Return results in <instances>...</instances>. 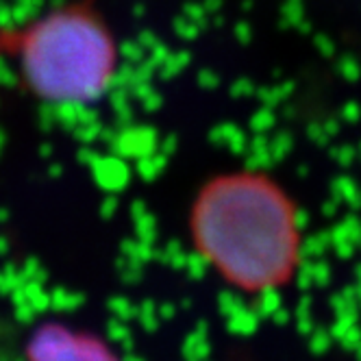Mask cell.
I'll return each mask as SVG.
<instances>
[{"mask_svg": "<svg viewBox=\"0 0 361 361\" xmlns=\"http://www.w3.org/2000/svg\"><path fill=\"white\" fill-rule=\"evenodd\" d=\"M190 235L222 281L244 294H268L294 276L300 222L294 202L259 172H224L190 209Z\"/></svg>", "mask_w": 361, "mask_h": 361, "instance_id": "1", "label": "cell"}, {"mask_svg": "<svg viewBox=\"0 0 361 361\" xmlns=\"http://www.w3.org/2000/svg\"><path fill=\"white\" fill-rule=\"evenodd\" d=\"M0 53L37 100L85 107L105 96L120 74V39L96 0H70L16 29L0 31Z\"/></svg>", "mask_w": 361, "mask_h": 361, "instance_id": "2", "label": "cell"}, {"mask_svg": "<svg viewBox=\"0 0 361 361\" xmlns=\"http://www.w3.org/2000/svg\"><path fill=\"white\" fill-rule=\"evenodd\" d=\"M27 361H122V357L92 331L50 322L31 335Z\"/></svg>", "mask_w": 361, "mask_h": 361, "instance_id": "3", "label": "cell"}]
</instances>
